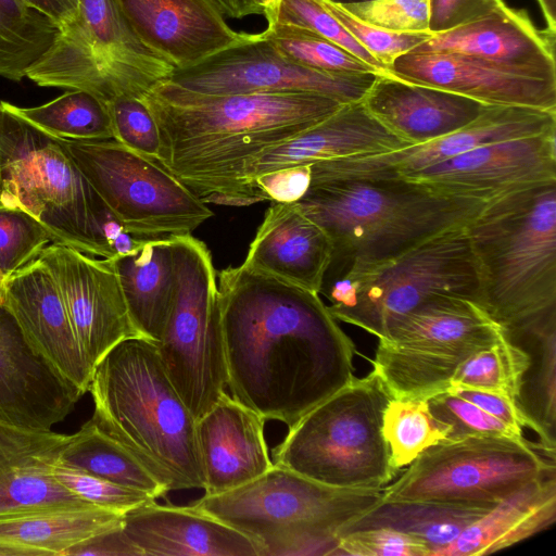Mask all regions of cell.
<instances>
[{"label": "cell", "mask_w": 556, "mask_h": 556, "mask_svg": "<svg viewBox=\"0 0 556 556\" xmlns=\"http://www.w3.org/2000/svg\"><path fill=\"white\" fill-rule=\"evenodd\" d=\"M320 293L340 321L378 339L430 299L458 295L477 302L478 278L467 225L444 230L387 261L350 267L324 280Z\"/></svg>", "instance_id": "cell-8"}, {"label": "cell", "mask_w": 556, "mask_h": 556, "mask_svg": "<svg viewBox=\"0 0 556 556\" xmlns=\"http://www.w3.org/2000/svg\"><path fill=\"white\" fill-rule=\"evenodd\" d=\"M60 30L89 49L106 103L117 96L141 98L176 68L138 37L116 0H79L76 18Z\"/></svg>", "instance_id": "cell-20"}, {"label": "cell", "mask_w": 556, "mask_h": 556, "mask_svg": "<svg viewBox=\"0 0 556 556\" xmlns=\"http://www.w3.org/2000/svg\"><path fill=\"white\" fill-rule=\"evenodd\" d=\"M387 73L486 105H517L556 111V79L528 75L470 55L409 51L396 58Z\"/></svg>", "instance_id": "cell-18"}, {"label": "cell", "mask_w": 556, "mask_h": 556, "mask_svg": "<svg viewBox=\"0 0 556 556\" xmlns=\"http://www.w3.org/2000/svg\"><path fill=\"white\" fill-rule=\"evenodd\" d=\"M298 203L331 241L325 279L350 267L387 261L434 235L467 225L485 204L402 179L313 178Z\"/></svg>", "instance_id": "cell-4"}, {"label": "cell", "mask_w": 556, "mask_h": 556, "mask_svg": "<svg viewBox=\"0 0 556 556\" xmlns=\"http://www.w3.org/2000/svg\"><path fill=\"white\" fill-rule=\"evenodd\" d=\"M282 55L317 71L329 73H382L337 43L294 25L267 23L261 31Z\"/></svg>", "instance_id": "cell-40"}, {"label": "cell", "mask_w": 556, "mask_h": 556, "mask_svg": "<svg viewBox=\"0 0 556 556\" xmlns=\"http://www.w3.org/2000/svg\"><path fill=\"white\" fill-rule=\"evenodd\" d=\"M111 260L135 329L140 337L157 342L175 287L170 237L150 239L136 254Z\"/></svg>", "instance_id": "cell-31"}, {"label": "cell", "mask_w": 556, "mask_h": 556, "mask_svg": "<svg viewBox=\"0 0 556 556\" xmlns=\"http://www.w3.org/2000/svg\"><path fill=\"white\" fill-rule=\"evenodd\" d=\"M81 395L27 342L14 317L0 306V421L51 430Z\"/></svg>", "instance_id": "cell-19"}, {"label": "cell", "mask_w": 556, "mask_h": 556, "mask_svg": "<svg viewBox=\"0 0 556 556\" xmlns=\"http://www.w3.org/2000/svg\"><path fill=\"white\" fill-rule=\"evenodd\" d=\"M52 242L48 230L18 207L0 206V273L9 278Z\"/></svg>", "instance_id": "cell-42"}, {"label": "cell", "mask_w": 556, "mask_h": 556, "mask_svg": "<svg viewBox=\"0 0 556 556\" xmlns=\"http://www.w3.org/2000/svg\"><path fill=\"white\" fill-rule=\"evenodd\" d=\"M93 218L98 233L112 257L136 254L148 241L130 233L99 195L93 206Z\"/></svg>", "instance_id": "cell-52"}, {"label": "cell", "mask_w": 556, "mask_h": 556, "mask_svg": "<svg viewBox=\"0 0 556 556\" xmlns=\"http://www.w3.org/2000/svg\"><path fill=\"white\" fill-rule=\"evenodd\" d=\"M428 404L433 417L447 429V439L468 435L526 439L523 432L448 390L428 397Z\"/></svg>", "instance_id": "cell-43"}, {"label": "cell", "mask_w": 556, "mask_h": 556, "mask_svg": "<svg viewBox=\"0 0 556 556\" xmlns=\"http://www.w3.org/2000/svg\"><path fill=\"white\" fill-rule=\"evenodd\" d=\"M60 462L111 482L164 497L167 489L122 444L90 418L71 435Z\"/></svg>", "instance_id": "cell-35"}, {"label": "cell", "mask_w": 556, "mask_h": 556, "mask_svg": "<svg viewBox=\"0 0 556 556\" xmlns=\"http://www.w3.org/2000/svg\"><path fill=\"white\" fill-rule=\"evenodd\" d=\"M359 21L395 33H430L429 0H368L341 4Z\"/></svg>", "instance_id": "cell-47"}, {"label": "cell", "mask_w": 556, "mask_h": 556, "mask_svg": "<svg viewBox=\"0 0 556 556\" xmlns=\"http://www.w3.org/2000/svg\"><path fill=\"white\" fill-rule=\"evenodd\" d=\"M448 391L470 401L511 428L520 432H523V429L528 428L539 437V429L520 409L515 400L495 392L460 387L450 388Z\"/></svg>", "instance_id": "cell-51"}, {"label": "cell", "mask_w": 556, "mask_h": 556, "mask_svg": "<svg viewBox=\"0 0 556 556\" xmlns=\"http://www.w3.org/2000/svg\"><path fill=\"white\" fill-rule=\"evenodd\" d=\"M379 73H329L300 65L282 55L261 33L242 31L233 45L167 78L206 94L304 92L342 104L363 101Z\"/></svg>", "instance_id": "cell-14"}, {"label": "cell", "mask_w": 556, "mask_h": 556, "mask_svg": "<svg viewBox=\"0 0 556 556\" xmlns=\"http://www.w3.org/2000/svg\"><path fill=\"white\" fill-rule=\"evenodd\" d=\"M65 555L142 556L122 526L76 544Z\"/></svg>", "instance_id": "cell-53"}, {"label": "cell", "mask_w": 556, "mask_h": 556, "mask_svg": "<svg viewBox=\"0 0 556 556\" xmlns=\"http://www.w3.org/2000/svg\"><path fill=\"white\" fill-rule=\"evenodd\" d=\"M91 419L166 489L204 490L197 420L172 384L156 344L137 336L94 366Z\"/></svg>", "instance_id": "cell-3"}, {"label": "cell", "mask_w": 556, "mask_h": 556, "mask_svg": "<svg viewBox=\"0 0 556 556\" xmlns=\"http://www.w3.org/2000/svg\"><path fill=\"white\" fill-rule=\"evenodd\" d=\"M332 3H337V4H351V3H358V2H364V1H368V0H328Z\"/></svg>", "instance_id": "cell-60"}, {"label": "cell", "mask_w": 556, "mask_h": 556, "mask_svg": "<svg viewBox=\"0 0 556 556\" xmlns=\"http://www.w3.org/2000/svg\"><path fill=\"white\" fill-rule=\"evenodd\" d=\"M407 146L374 117L363 101L348 103L325 119L266 151L252 165L248 179L255 185V177L270 170L388 152Z\"/></svg>", "instance_id": "cell-29"}, {"label": "cell", "mask_w": 556, "mask_h": 556, "mask_svg": "<svg viewBox=\"0 0 556 556\" xmlns=\"http://www.w3.org/2000/svg\"><path fill=\"white\" fill-rule=\"evenodd\" d=\"M267 23L306 28L337 43L379 72L384 67L367 52L326 8L323 0H277L264 14Z\"/></svg>", "instance_id": "cell-41"}, {"label": "cell", "mask_w": 556, "mask_h": 556, "mask_svg": "<svg viewBox=\"0 0 556 556\" xmlns=\"http://www.w3.org/2000/svg\"><path fill=\"white\" fill-rule=\"evenodd\" d=\"M0 206H4V204L2 202V198H1V191H0Z\"/></svg>", "instance_id": "cell-62"}, {"label": "cell", "mask_w": 556, "mask_h": 556, "mask_svg": "<svg viewBox=\"0 0 556 556\" xmlns=\"http://www.w3.org/2000/svg\"><path fill=\"white\" fill-rule=\"evenodd\" d=\"M382 434L393 467L401 471L425 450L447 439V429L430 412L428 399H391L383 412Z\"/></svg>", "instance_id": "cell-38"}, {"label": "cell", "mask_w": 556, "mask_h": 556, "mask_svg": "<svg viewBox=\"0 0 556 556\" xmlns=\"http://www.w3.org/2000/svg\"><path fill=\"white\" fill-rule=\"evenodd\" d=\"M54 478L67 490L105 509L125 514L155 498L144 492L130 489L90 475L60 462L52 468Z\"/></svg>", "instance_id": "cell-45"}, {"label": "cell", "mask_w": 556, "mask_h": 556, "mask_svg": "<svg viewBox=\"0 0 556 556\" xmlns=\"http://www.w3.org/2000/svg\"><path fill=\"white\" fill-rule=\"evenodd\" d=\"M222 13L231 18H243L252 14H261L252 0H213Z\"/></svg>", "instance_id": "cell-55"}, {"label": "cell", "mask_w": 556, "mask_h": 556, "mask_svg": "<svg viewBox=\"0 0 556 556\" xmlns=\"http://www.w3.org/2000/svg\"><path fill=\"white\" fill-rule=\"evenodd\" d=\"M363 103L386 128L408 146L463 128L488 106L470 98L379 73Z\"/></svg>", "instance_id": "cell-28"}, {"label": "cell", "mask_w": 556, "mask_h": 556, "mask_svg": "<svg viewBox=\"0 0 556 556\" xmlns=\"http://www.w3.org/2000/svg\"><path fill=\"white\" fill-rule=\"evenodd\" d=\"M30 7L37 9L51 20L59 27H63L74 21L78 14L79 0H23Z\"/></svg>", "instance_id": "cell-54"}, {"label": "cell", "mask_w": 556, "mask_h": 556, "mask_svg": "<svg viewBox=\"0 0 556 556\" xmlns=\"http://www.w3.org/2000/svg\"><path fill=\"white\" fill-rule=\"evenodd\" d=\"M3 306L27 342L85 394L93 369L79 345L59 289L39 258L7 279Z\"/></svg>", "instance_id": "cell-22"}, {"label": "cell", "mask_w": 556, "mask_h": 556, "mask_svg": "<svg viewBox=\"0 0 556 556\" xmlns=\"http://www.w3.org/2000/svg\"><path fill=\"white\" fill-rule=\"evenodd\" d=\"M141 99L159 127V162L203 203L230 206L267 200L248 179L255 161L343 105L304 92L199 93L168 79Z\"/></svg>", "instance_id": "cell-2"}, {"label": "cell", "mask_w": 556, "mask_h": 556, "mask_svg": "<svg viewBox=\"0 0 556 556\" xmlns=\"http://www.w3.org/2000/svg\"><path fill=\"white\" fill-rule=\"evenodd\" d=\"M556 519V476L536 479L496 503L437 556L488 555L549 528Z\"/></svg>", "instance_id": "cell-30"}, {"label": "cell", "mask_w": 556, "mask_h": 556, "mask_svg": "<svg viewBox=\"0 0 556 556\" xmlns=\"http://www.w3.org/2000/svg\"><path fill=\"white\" fill-rule=\"evenodd\" d=\"M467 233L477 303L504 332L556 313V181L485 202Z\"/></svg>", "instance_id": "cell-5"}, {"label": "cell", "mask_w": 556, "mask_h": 556, "mask_svg": "<svg viewBox=\"0 0 556 556\" xmlns=\"http://www.w3.org/2000/svg\"><path fill=\"white\" fill-rule=\"evenodd\" d=\"M54 138L109 210L138 238L189 235L214 215L160 162L114 138Z\"/></svg>", "instance_id": "cell-13"}, {"label": "cell", "mask_w": 556, "mask_h": 556, "mask_svg": "<svg viewBox=\"0 0 556 556\" xmlns=\"http://www.w3.org/2000/svg\"><path fill=\"white\" fill-rule=\"evenodd\" d=\"M122 528L142 556H258L243 533L190 505L151 501L126 511Z\"/></svg>", "instance_id": "cell-27"}, {"label": "cell", "mask_w": 556, "mask_h": 556, "mask_svg": "<svg viewBox=\"0 0 556 556\" xmlns=\"http://www.w3.org/2000/svg\"><path fill=\"white\" fill-rule=\"evenodd\" d=\"M428 556L419 540L390 528H370L339 536L333 556Z\"/></svg>", "instance_id": "cell-48"}, {"label": "cell", "mask_w": 556, "mask_h": 556, "mask_svg": "<svg viewBox=\"0 0 556 556\" xmlns=\"http://www.w3.org/2000/svg\"><path fill=\"white\" fill-rule=\"evenodd\" d=\"M252 1L257 7V9L260 10L261 15H264L277 2V0H252Z\"/></svg>", "instance_id": "cell-57"}, {"label": "cell", "mask_w": 556, "mask_h": 556, "mask_svg": "<svg viewBox=\"0 0 556 556\" xmlns=\"http://www.w3.org/2000/svg\"><path fill=\"white\" fill-rule=\"evenodd\" d=\"M169 237L174 295L155 344L167 377L198 420L228 382L217 271L203 241L191 233Z\"/></svg>", "instance_id": "cell-10"}, {"label": "cell", "mask_w": 556, "mask_h": 556, "mask_svg": "<svg viewBox=\"0 0 556 556\" xmlns=\"http://www.w3.org/2000/svg\"><path fill=\"white\" fill-rule=\"evenodd\" d=\"M116 1L138 37L175 67L193 65L242 36L213 0Z\"/></svg>", "instance_id": "cell-24"}, {"label": "cell", "mask_w": 556, "mask_h": 556, "mask_svg": "<svg viewBox=\"0 0 556 556\" xmlns=\"http://www.w3.org/2000/svg\"><path fill=\"white\" fill-rule=\"evenodd\" d=\"M323 2L351 36L384 67L386 72L396 58L414 50L433 35L381 29L359 21L341 4L328 0Z\"/></svg>", "instance_id": "cell-46"}, {"label": "cell", "mask_w": 556, "mask_h": 556, "mask_svg": "<svg viewBox=\"0 0 556 556\" xmlns=\"http://www.w3.org/2000/svg\"><path fill=\"white\" fill-rule=\"evenodd\" d=\"M392 399L371 371L304 415L274 448V464L341 489H382L399 471L382 434Z\"/></svg>", "instance_id": "cell-7"}, {"label": "cell", "mask_w": 556, "mask_h": 556, "mask_svg": "<svg viewBox=\"0 0 556 556\" xmlns=\"http://www.w3.org/2000/svg\"><path fill=\"white\" fill-rule=\"evenodd\" d=\"M331 260L328 235L299 203L274 202L242 264L320 294Z\"/></svg>", "instance_id": "cell-26"}, {"label": "cell", "mask_w": 556, "mask_h": 556, "mask_svg": "<svg viewBox=\"0 0 556 556\" xmlns=\"http://www.w3.org/2000/svg\"><path fill=\"white\" fill-rule=\"evenodd\" d=\"M3 109L45 134L71 140L114 138L106 105L84 90H71L34 108L1 101Z\"/></svg>", "instance_id": "cell-36"}, {"label": "cell", "mask_w": 556, "mask_h": 556, "mask_svg": "<svg viewBox=\"0 0 556 556\" xmlns=\"http://www.w3.org/2000/svg\"><path fill=\"white\" fill-rule=\"evenodd\" d=\"M59 33L53 20L23 0H0V77L25 78Z\"/></svg>", "instance_id": "cell-37"}, {"label": "cell", "mask_w": 556, "mask_h": 556, "mask_svg": "<svg viewBox=\"0 0 556 556\" xmlns=\"http://www.w3.org/2000/svg\"><path fill=\"white\" fill-rule=\"evenodd\" d=\"M17 554L18 552L16 548L9 545L0 544V556H17Z\"/></svg>", "instance_id": "cell-58"}, {"label": "cell", "mask_w": 556, "mask_h": 556, "mask_svg": "<svg viewBox=\"0 0 556 556\" xmlns=\"http://www.w3.org/2000/svg\"><path fill=\"white\" fill-rule=\"evenodd\" d=\"M503 334L476 301L437 295L378 339L374 370L397 397H429L448 390L458 366Z\"/></svg>", "instance_id": "cell-12"}, {"label": "cell", "mask_w": 556, "mask_h": 556, "mask_svg": "<svg viewBox=\"0 0 556 556\" xmlns=\"http://www.w3.org/2000/svg\"><path fill=\"white\" fill-rule=\"evenodd\" d=\"M504 0H429V31L440 34L482 18Z\"/></svg>", "instance_id": "cell-49"}, {"label": "cell", "mask_w": 556, "mask_h": 556, "mask_svg": "<svg viewBox=\"0 0 556 556\" xmlns=\"http://www.w3.org/2000/svg\"><path fill=\"white\" fill-rule=\"evenodd\" d=\"M265 422L227 392L197 420L204 495L237 489L274 466L265 440Z\"/></svg>", "instance_id": "cell-25"}, {"label": "cell", "mask_w": 556, "mask_h": 556, "mask_svg": "<svg viewBox=\"0 0 556 556\" xmlns=\"http://www.w3.org/2000/svg\"><path fill=\"white\" fill-rule=\"evenodd\" d=\"M254 184L267 200L278 203L299 202L312 181V165H294L258 175Z\"/></svg>", "instance_id": "cell-50"}, {"label": "cell", "mask_w": 556, "mask_h": 556, "mask_svg": "<svg viewBox=\"0 0 556 556\" xmlns=\"http://www.w3.org/2000/svg\"><path fill=\"white\" fill-rule=\"evenodd\" d=\"M38 258L59 289L92 369L117 343L139 336L111 258L98 260L54 242L47 245Z\"/></svg>", "instance_id": "cell-16"}, {"label": "cell", "mask_w": 556, "mask_h": 556, "mask_svg": "<svg viewBox=\"0 0 556 556\" xmlns=\"http://www.w3.org/2000/svg\"><path fill=\"white\" fill-rule=\"evenodd\" d=\"M555 43L556 31L536 28L525 10L505 3L482 18L432 35L412 51L460 53L556 79Z\"/></svg>", "instance_id": "cell-23"}, {"label": "cell", "mask_w": 556, "mask_h": 556, "mask_svg": "<svg viewBox=\"0 0 556 556\" xmlns=\"http://www.w3.org/2000/svg\"><path fill=\"white\" fill-rule=\"evenodd\" d=\"M491 507L437 501H382L345 523L339 536L364 529L390 528L421 541L437 554Z\"/></svg>", "instance_id": "cell-32"}, {"label": "cell", "mask_w": 556, "mask_h": 556, "mask_svg": "<svg viewBox=\"0 0 556 556\" xmlns=\"http://www.w3.org/2000/svg\"><path fill=\"white\" fill-rule=\"evenodd\" d=\"M382 491L334 488L274 464L257 479L190 506L243 533L258 556H333L339 530Z\"/></svg>", "instance_id": "cell-6"}, {"label": "cell", "mask_w": 556, "mask_h": 556, "mask_svg": "<svg viewBox=\"0 0 556 556\" xmlns=\"http://www.w3.org/2000/svg\"><path fill=\"white\" fill-rule=\"evenodd\" d=\"M7 279L1 273H0V306L3 305L4 302V295H5V283Z\"/></svg>", "instance_id": "cell-59"}, {"label": "cell", "mask_w": 556, "mask_h": 556, "mask_svg": "<svg viewBox=\"0 0 556 556\" xmlns=\"http://www.w3.org/2000/svg\"><path fill=\"white\" fill-rule=\"evenodd\" d=\"M556 131V111L488 105L471 123L440 138L393 151L312 164L313 179L395 180L494 141Z\"/></svg>", "instance_id": "cell-15"}, {"label": "cell", "mask_w": 556, "mask_h": 556, "mask_svg": "<svg viewBox=\"0 0 556 556\" xmlns=\"http://www.w3.org/2000/svg\"><path fill=\"white\" fill-rule=\"evenodd\" d=\"M70 439L0 421V519L97 506L67 490L52 473Z\"/></svg>", "instance_id": "cell-21"}, {"label": "cell", "mask_w": 556, "mask_h": 556, "mask_svg": "<svg viewBox=\"0 0 556 556\" xmlns=\"http://www.w3.org/2000/svg\"><path fill=\"white\" fill-rule=\"evenodd\" d=\"M546 22V28L556 31V0H538Z\"/></svg>", "instance_id": "cell-56"}, {"label": "cell", "mask_w": 556, "mask_h": 556, "mask_svg": "<svg viewBox=\"0 0 556 556\" xmlns=\"http://www.w3.org/2000/svg\"><path fill=\"white\" fill-rule=\"evenodd\" d=\"M504 333L530 356L516 402L539 429V442L556 451V313Z\"/></svg>", "instance_id": "cell-34"}, {"label": "cell", "mask_w": 556, "mask_h": 556, "mask_svg": "<svg viewBox=\"0 0 556 556\" xmlns=\"http://www.w3.org/2000/svg\"><path fill=\"white\" fill-rule=\"evenodd\" d=\"M114 139L128 149L159 162L157 124L141 98L117 96L106 103Z\"/></svg>", "instance_id": "cell-44"}, {"label": "cell", "mask_w": 556, "mask_h": 556, "mask_svg": "<svg viewBox=\"0 0 556 556\" xmlns=\"http://www.w3.org/2000/svg\"><path fill=\"white\" fill-rule=\"evenodd\" d=\"M217 285L233 399L290 429L355 378V345L319 293L243 264Z\"/></svg>", "instance_id": "cell-1"}, {"label": "cell", "mask_w": 556, "mask_h": 556, "mask_svg": "<svg viewBox=\"0 0 556 556\" xmlns=\"http://www.w3.org/2000/svg\"><path fill=\"white\" fill-rule=\"evenodd\" d=\"M124 514L99 506L54 509L0 519V544L25 556L62 555L76 544L123 525Z\"/></svg>", "instance_id": "cell-33"}, {"label": "cell", "mask_w": 556, "mask_h": 556, "mask_svg": "<svg viewBox=\"0 0 556 556\" xmlns=\"http://www.w3.org/2000/svg\"><path fill=\"white\" fill-rule=\"evenodd\" d=\"M0 191L5 206L30 214L52 242L112 257L93 218L96 191L54 137L5 109L0 121Z\"/></svg>", "instance_id": "cell-9"}, {"label": "cell", "mask_w": 556, "mask_h": 556, "mask_svg": "<svg viewBox=\"0 0 556 556\" xmlns=\"http://www.w3.org/2000/svg\"><path fill=\"white\" fill-rule=\"evenodd\" d=\"M529 364L528 352L513 343L504 333L490 348L466 358L456 369L450 388L490 391L516 401Z\"/></svg>", "instance_id": "cell-39"}, {"label": "cell", "mask_w": 556, "mask_h": 556, "mask_svg": "<svg viewBox=\"0 0 556 556\" xmlns=\"http://www.w3.org/2000/svg\"><path fill=\"white\" fill-rule=\"evenodd\" d=\"M2 111H3V109H2L1 101H0V121H1V116H2Z\"/></svg>", "instance_id": "cell-61"}, {"label": "cell", "mask_w": 556, "mask_h": 556, "mask_svg": "<svg viewBox=\"0 0 556 556\" xmlns=\"http://www.w3.org/2000/svg\"><path fill=\"white\" fill-rule=\"evenodd\" d=\"M555 139L556 131L490 142L399 179L488 202L556 181Z\"/></svg>", "instance_id": "cell-17"}, {"label": "cell", "mask_w": 556, "mask_h": 556, "mask_svg": "<svg viewBox=\"0 0 556 556\" xmlns=\"http://www.w3.org/2000/svg\"><path fill=\"white\" fill-rule=\"evenodd\" d=\"M556 451L500 435L444 439L383 488L382 501H437L492 507L526 484L556 476Z\"/></svg>", "instance_id": "cell-11"}]
</instances>
